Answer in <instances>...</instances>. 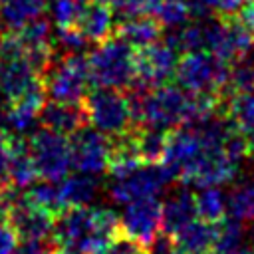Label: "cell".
I'll use <instances>...</instances> for the list:
<instances>
[{"label": "cell", "mask_w": 254, "mask_h": 254, "mask_svg": "<svg viewBox=\"0 0 254 254\" xmlns=\"http://www.w3.org/2000/svg\"><path fill=\"white\" fill-rule=\"evenodd\" d=\"M147 254H183L173 238V234H167L163 230H159L153 238V242L147 248Z\"/></svg>", "instance_id": "cell-36"}, {"label": "cell", "mask_w": 254, "mask_h": 254, "mask_svg": "<svg viewBox=\"0 0 254 254\" xmlns=\"http://www.w3.org/2000/svg\"><path fill=\"white\" fill-rule=\"evenodd\" d=\"M6 220L20 240H52L56 218L28 202L24 192H18L6 210Z\"/></svg>", "instance_id": "cell-11"}, {"label": "cell", "mask_w": 254, "mask_h": 254, "mask_svg": "<svg viewBox=\"0 0 254 254\" xmlns=\"http://www.w3.org/2000/svg\"><path fill=\"white\" fill-rule=\"evenodd\" d=\"M95 2H101V4H109V6L113 4V0H95Z\"/></svg>", "instance_id": "cell-43"}, {"label": "cell", "mask_w": 254, "mask_h": 254, "mask_svg": "<svg viewBox=\"0 0 254 254\" xmlns=\"http://www.w3.org/2000/svg\"><path fill=\"white\" fill-rule=\"evenodd\" d=\"M46 95L56 101L83 103L91 83L89 60L81 54H67L64 60H54L50 67L40 75Z\"/></svg>", "instance_id": "cell-4"}, {"label": "cell", "mask_w": 254, "mask_h": 254, "mask_svg": "<svg viewBox=\"0 0 254 254\" xmlns=\"http://www.w3.org/2000/svg\"><path fill=\"white\" fill-rule=\"evenodd\" d=\"M18 246V236L4 216H0V254H12Z\"/></svg>", "instance_id": "cell-38"}, {"label": "cell", "mask_w": 254, "mask_h": 254, "mask_svg": "<svg viewBox=\"0 0 254 254\" xmlns=\"http://www.w3.org/2000/svg\"><path fill=\"white\" fill-rule=\"evenodd\" d=\"M87 123L107 137L121 135L133 129V119L125 93L111 87H97L83 99Z\"/></svg>", "instance_id": "cell-5"}, {"label": "cell", "mask_w": 254, "mask_h": 254, "mask_svg": "<svg viewBox=\"0 0 254 254\" xmlns=\"http://www.w3.org/2000/svg\"><path fill=\"white\" fill-rule=\"evenodd\" d=\"M230 75V64L222 62L214 54L206 50L185 52V56L177 62L175 79L189 93H210V95H226Z\"/></svg>", "instance_id": "cell-3"}, {"label": "cell", "mask_w": 254, "mask_h": 254, "mask_svg": "<svg viewBox=\"0 0 254 254\" xmlns=\"http://www.w3.org/2000/svg\"><path fill=\"white\" fill-rule=\"evenodd\" d=\"M24 196L28 198V202H32L34 206L52 214L54 218H58L64 210H67V206L62 200V194H60V185H56V181L42 179L40 183H32L24 190Z\"/></svg>", "instance_id": "cell-24"}, {"label": "cell", "mask_w": 254, "mask_h": 254, "mask_svg": "<svg viewBox=\"0 0 254 254\" xmlns=\"http://www.w3.org/2000/svg\"><path fill=\"white\" fill-rule=\"evenodd\" d=\"M167 135L169 131H163V129L137 127V151L145 165L163 161V155L167 149Z\"/></svg>", "instance_id": "cell-26"}, {"label": "cell", "mask_w": 254, "mask_h": 254, "mask_svg": "<svg viewBox=\"0 0 254 254\" xmlns=\"http://www.w3.org/2000/svg\"><path fill=\"white\" fill-rule=\"evenodd\" d=\"M8 151H10V167L8 177L10 185L16 189H28L38 179V171L34 159L30 155V145L20 133H8Z\"/></svg>", "instance_id": "cell-17"}, {"label": "cell", "mask_w": 254, "mask_h": 254, "mask_svg": "<svg viewBox=\"0 0 254 254\" xmlns=\"http://www.w3.org/2000/svg\"><path fill=\"white\" fill-rule=\"evenodd\" d=\"M183 2H185V0H183Z\"/></svg>", "instance_id": "cell-45"}, {"label": "cell", "mask_w": 254, "mask_h": 254, "mask_svg": "<svg viewBox=\"0 0 254 254\" xmlns=\"http://www.w3.org/2000/svg\"><path fill=\"white\" fill-rule=\"evenodd\" d=\"M71 167L81 173L99 175L107 171L109 163V137L95 127H79L69 135Z\"/></svg>", "instance_id": "cell-10"}, {"label": "cell", "mask_w": 254, "mask_h": 254, "mask_svg": "<svg viewBox=\"0 0 254 254\" xmlns=\"http://www.w3.org/2000/svg\"><path fill=\"white\" fill-rule=\"evenodd\" d=\"M189 14L196 20H206L218 10V0H185Z\"/></svg>", "instance_id": "cell-37"}, {"label": "cell", "mask_w": 254, "mask_h": 254, "mask_svg": "<svg viewBox=\"0 0 254 254\" xmlns=\"http://www.w3.org/2000/svg\"><path fill=\"white\" fill-rule=\"evenodd\" d=\"M48 254H77V252H69V250H60V248H52Z\"/></svg>", "instance_id": "cell-42"}, {"label": "cell", "mask_w": 254, "mask_h": 254, "mask_svg": "<svg viewBox=\"0 0 254 254\" xmlns=\"http://www.w3.org/2000/svg\"><path fill=\"white\" fill-rule=\"evenodd\" d=\"M161 230V202L157 196L139 198L127 204L121 216V232L141 246L149 248L155 234Z\"/></svg>", "instance_id": "cell-12"}, {"label": "cell", "mask_w": 254, "mask_h": 254, "mask_svg": "<svg viewBox=\"0 0 254 254\" xmlns=\"http://www.w3.org/2000/svg\"><path fill=\"white\" fill-rule=\"evenodd\" d=\"M228 212L238 220H254V175L238 183L228 194Z\"/></svg>", "instance_id": "cell-27"}, {"label": "cell", "mask_w": 254, "mask_h": 254, "mask_svg": "<svg viewBox=\"0 0 254 254\" xmlns=\"http://www.w3.org/2000/svg\"><path fill=\"white\" fill-rule=\"evenodd\" d=\"M44 103H46V89H44V83H38L20 99L10 101L8 109L4 111L6 129L20 135H24L26 131H32L34 125L40 121V111Z\"/></svg>", "instance_id": "cell-14"}, {"label": "cell", "mask_w": 254, "mask_h": 254, "mask_svg": "<svg viewBox=\"0 0 254 254\" xmlns=\"http://www.w3.org/2000/svg\"><path fill=\"white\" fill-rule=\"evenodd\" d=\"M99 183L93 175L89 173H77V175H65L60 183V194L64 204L69 206H87L95 194H97Z\"/></svg>", "instance_id": "cell-23"}, {"label": "cell", "mask_w": 254, "mask_h": 254, "mask_svg": "<svg viewBox=\"0 0 254 254\" xmlns=\"http://www.w3.org/2000/svg\"><path fill=\"white\" fill-rule=\"evenodd\" d=\"M177 62V52L165 42H153L145 48H139L135 50V81L147 89L167 85L175 77Z\"/></svg>", "instance_id": "cell-9"}, {"label": "cell", "mask_w": 254, "mask_h": 254, "mask_svg": "<svg viewBox=\"0 0 254 254\" xmlns=\"http://www.w3.org/2000/svg\"><path fill=\"white\" fill-rule=\"evenodd\" d=\"M163 0H113L111 10L113 16L123 22L137 16H155Z\"/></svg>", "instance_id": "cell-29"}, {"label": "cell", "mask_w": 254, "mask_h": 254, "mask_svg": "<svg viewBox=\"0 0 254 254\" xmlns=\"http://www.w3.org/2000/svg\"><path fill=\"white\" fill-rule=\"evenodd\" d=\"M216 232H218V222H208L196 216L187 226H183L179 232H175L173 238L183 254H196V252L212 250Z\"/></svg>", "instance_id": "cell-20"}, {"label": "cell", "mask_w": 254, "mask_h": 254, "mask_svg": "<svg viewBox=\"0 0 254 254\" xmlns=\"http://www.w3.org/2000/svg\"><path fill=\"white\" fill-rule=\"evenodd\" d=\"M163 32V26L159 24V20L155 16H137V18H129L119 22L117 26V36L123 38L133 50L145 48L153 42L159 40Z\"/></svg>", "instance_id": "cell-21"}, {"label": "cell", "mask_w": 254, "mask_h": 254, "mask_svg": "<svg viewBox=\"0 0 254 254\" xmlns=\"http://www.w3.org/2000/svg\"><path fill=\"white\" fill-rule=\"evenodd\" d=\"M244 2H246V0H218V10H216V14H218L220 18H234V16H238V12H240V8L244 6Z\"/></svg>", "instance_id": "cell-40"}, {"label": "cell", "mask_w": 254, "mask_h": 254, "mask_svg": "<svg viewBox=\"0 0 254 254\" xmlns=\"http://www.w3.org/2000/svg\"><path fill=\"white\" fill-rule=\"evenodd\" d=\"M42 127H48L62 135H71L79 127L87 125V115L83 103H69V101H46L40 111Z\"/></svg>", "instance_id": "cell-16"}, {"label": "cell", "mask_w": 254, "mask_h": 254, "mask_svg": "<svg viewBox=\"0 0 254 254\" xmlns=\"http://www.w3.org/2000/svg\"><path fill=\"white\" fill-rule=\"evenodd\" d=\"M89 0H50V8H52V20L56 24V28L62 26H75L83 6Z\"/></svg>", "instance_id": "cell-32"}, {"label": "cell", "mask_w": 254, "mask_h": 254, "mask_svg": "<svg viewBox=\"0 0 254 254\" xmlns=\"http://www.w3.org/2000/svg\"><path fill=\"white\" fill-rule=\"evenodd\" d=\"M48 0H6L0 4V24L8 32H18L28 22L42 16Z\"/></svg>", "instance_id": "cell-22"}, {"label": "cell", "mask_w": 254, "mask_h": 254, "mask_svg": "<svg viewBox=\"0 0 254 254\" xmlns=\"http://www.w3.org/2000/svg\"><path fill=\"white\" fill-rule=\"evenodd\" d=\"M56 46L69 54H79L87 46V38L77 30V26H62L56 32Z\"/></svg>", "instance_id": "cell-33"}, {"label": "cell", "mask_w": 254, "mask_h": 254, "mask_svg": "<svg viewBox=\"0 0 254 254\" xmlns=\"http://www.w3.org/2000/svg\"><path fill=\"white\" fill-rule=\"evenodd\" d=\"M8 167H10V151H8V129H6V121H4V111H0V189L10 185Z\"/></svg>", "instance_id": "cell-35"}, {"label": "cell", "mask_w": 254, "mask_h": 254, "mask_svg": "<svg viewBox=\"0 0 254 254\" xmlns=\"http://www.w3.org/2000/svg\"><path fill=\"white\" fill-rule=\"evenodd\" d=\"M196 254H212V252H196Z\"/></svg>", "instance_id": "cell-44"}, {"label": "cell", "mask_w": 254, "mask_h": 254, "mask_svg": "<svg viewBox=\"0 0 254 254\" xmlns=\"http://www.w3.org/2000/svg\"><path fill=\"white\" fill-rule=\"evenodd\" d=\"M175 173L161 161V163H149L141 165L133 173L113 179L109 185V194L115 202L129 204L139 198L157 196L171 181H175Z\"/></svg>", "instance_id": "cell-7"}, {"label": "cell", "mask_w": 254, "mask_h": 254, "mask_svg": "<svg viewBox=\"0 0 254 254\" xmlns=\"http://www.w3.org/2000/svg\"><path fill=\"white\" fill-rule=\"evenodd\" d=\"M38 83H42V77L24 56L2 62V65H0V91L4 93L8 103L20 99L24 93H28Z\"/></svg>", "instance_id": "cell-15"}, {"label": "cell", "mask_w": 254, "mask_h": 254, "mask_svg": "<svg viewBox=\"0 0 254 254\" xmlns=\"http://www.w3.org/2000/svg\"><path fill=\"white\" fill-rule=\"evenodd\" d=\"M196 218L194 194L189 189H179L161 204V230L167 234L179 232Z\"/></svg>", "instance_id": "cell-18"}, {"label": "cell", "mask_w": 254, "mask_h": 254, "mask_svg": "<svg viewBox=\"0 0 254 254\" xmlns=\"http://www.w3.org/2000/svg\"><path fill=\"white\" fill-rule=\"evenodd\" d=\"M202 149H204V145H202V139L196 129L183 127V125L175 127L167 135V149L163 155V163L179 179L181 171L185 167H189L202 153Z\"/></svg>", "instance_id": "cell-13"}, {"label": "cell", "mask_w": 254, "mask_h": 254, "mask_svg": "<svg viewBox=\"0 0 254 254\" xmlns=\"http://www.w3.org/2000/svg\"><path fill=\"white\" fill-rule=\"evenodd\" d=\"M238 163H234L222 145L204 147L202 153L181 171L179 181L183 185H192L198 189L204 187H220L230 183L236 177Z\"/></svg>", "instance_id": "cell-8"}, {"label": "cell", "mask_w": 254, "mask_h": 254, "mask_svg": "<svg viewBox=\"0 0 254 254\" xmlns=\"http://www.w3.org/2000/svg\"><path fill=\"white\" fill-rule=\"evenodd\" d=\"M196 216L208 222H220L228 210V196L218 187H204L194 194Z\"/></svg>", "instance_id": "cell-25"}, {"label": "cell", "mask_w": 254, "mask_h": 254, "mask_svg": "<svg viewBox=\"0 0 254 254\" xmlns=\"http://www.w3.org/2000/svg\"><path fill=\"white\" fill-rule=\"evenodd\" d=\"M155 18L159 20V24L165 30H169V28L185 26L189 22L190 14L183 0H165V2H161L159 10L155 12Z\"/></svg>", "instance_id": "cell-31"}, {"label": "cell", "mask_w": 254, "mask_h": 254, "mask_svg": "<svg viewBox=\"0 0 254 254\" xmlns=\"http://www.w3.org/2000/svg\"><path fill=\"white\" fill-rule=\"evenodd\" d=\"M99 254H147V248L141 246L137 240L119 232Z\"/></svg>", "instance_id": "cell-34"}, {"label": "cell", "mask_w": 254, "mask_h": 254, "mask_svg": "<svg viewBox=\"0 0 254 254\" xmlns=\"http://www.w3.org/2000/svg\"><path fill=\"white\" fill-rule=\"evenodd\" d=\"M254 89V64L250 62H234L230 64V75H228V85H226V95L232 97L236 93L252 91Z\"/></svg>", "instance_id": "cell-30"}, {"label": "cell", "mask_w": 254, "mask_h": 254, "mask_svg": "<svg viewBox=\"0 0 254 254\" xmlns=\"http://www.w3.org/2000/svg\"><path fill=\"white\" fill-rule=\"evenodd\" d=\"M242 238H244V224L242 220H238L236 216H224L218 222V232H216V240L212 244V254H228L232 250H236L238 246H242Z\"/></svg>", "instance_id": "cell-28"}, {"label": "cell", "mask_w": 254, "mask_h": 254, "mask_svg": "<svg viewBox=\"0 0 254 254\" xmlns=\"http://www.w3.org/2000/svg\"><path fill=\"white\" fill-rule=\"evenodd\" d=\"M52 248H56L52 240H22L12 254H48Z\"/></svg>", "instance_id": "cell-39"}, {"label": "cell", "mask_w": 254, "mask_h": 254, "mask_svg": "<svg viewBox=\"0 0 254 254\" xmlns=\"http://www.w3.org/2000/svg\"><path fill=\"white\" fill-rule=\"evenodd\" d=\"M228 254H254V250H252V248H246V246H238L236 250H232V252H228Z\"/></svg>", "instance_id": "cell-41"}, {"label": "cell", "mask_w": 254, "mask_h": 254, "mask_svg": "<svg viewBox=\"0 0 254 254\" xmlns=\"http://www.w3.org/2000/svg\"><path fill=\"white\" fill-rule=\"evenodd\" d=\"M109 242L111 240L97 228L93 208L89 206H69L54 222L52 244L60 250L99 254Z\"/></svg>", "instance_id": "cell-2"}, {"label": "cell", "mask_w": 254, "mask_h": 254, "mask_svg": "<svg viewBox=\"0 0 254 254\" xmlns=\"http://www.w3.org/2000/svg\"><path fill=\"white\" fill-rule=\"evenodd\" d=\"M30 155L34 159L40 179L62 181L71 167V151L67 135L56 133L48 127H40L30 135Z\"/></svg>", "instance_id": "cell-6"}, {"label": "cell", "mask_w": 254, "mask_h": 254, "mask_svg": "<svg viewBox=\"0 0 254 254\" xmlns=\"http://www.w3.org/2000/svg\"><path fill=\"white\" fill-rule=\"evenodd\" d=\"M113 18L115 16H113V10L109 4L89 0L83 6L75 26L87 38V42L101 44L103 40L111 38V34H113Z\"/></svg>", "instance_id": "cell-19"}, {"label": "cell", "mask_w": 254, "mask_h": 254, "mask_svg": "<svg viewBox=\"0 0 254 254\" xmlns=\"http://www.w3.org/2000/svg\"><path fill=\"white\" fill-rule=\"evenodd\" d=\"M87 60L91 69V83L97 87L127 89L137 77L135 50L117 34L97 44Z\"/></svg>", "instance_id": "cell-1"}]
</instances>
